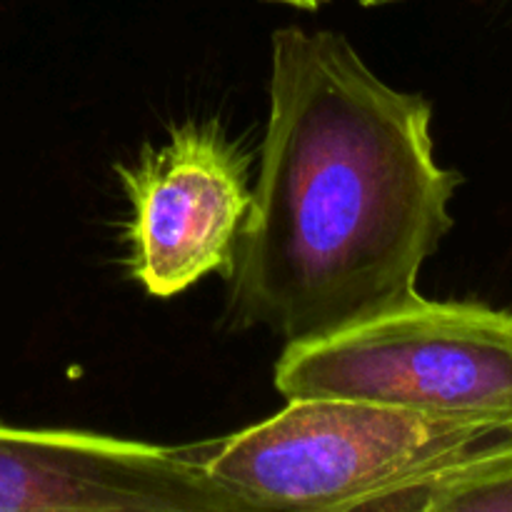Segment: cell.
Instances as JSON below:
<instances>
[{
	"label": "cell",
	"mask_w": 512,
	"mask_h": 512,
	"mask_svg": "<svg viewBox=\"0 0 512 512\" xmlns=\"http://www.w3.org/2000/svg\"><path fill=\"white\" fill-rule=\"evenodd\" d=\"M430 125V100L343 35L275 30L258 180L223 273L230 328L303 343L418 298L463 183Z\"/></svg>",
	"instance_id": "6da1fadb"
},
{
	"label": "cell",
	"mask_w": 512,
	"mask_h": 512,
	"mask_svg": "<svg viewBox=\"0 0 512 512\" xmlns=\"http://www.w3.org/2000/svg\"><path fill=\"white\" fill-rule=\"evenodd\" d=\"M130 200L128 268L155 298L225 273L250 210L248 158L215 123L173 128L168 143L120 165Z\"/></svg>",
	"instance_id": "277c9868"
},
{
	"label": "cell",
	"mask_w": 512,
	"mask_h": 512,
	"mask_svg": "<svg viewBox=\"0 0 512 512\" xmlns=\"http://www.w3.org/2000/svg\"><path fill=\"white\" fill-rule=\"evenodd\" d=\"M373 510L512 512V440L415 488L385 495Z\"/></svg>",
	"instance_id": "8992f818"
},
{
	"label": "cell",
	"mask_w": 512,
	"mask_h": 512,
	"mask_svg": "<svg viewBox=\"0 0 512 512\" xmlns=\"http://www.w3.org/2000/svg\"><path fill=\"white\" fill-rule=\"evenodd\" d=\"M185 448L0 423V512H253Z\"/></svg>",
	"instance_id": "5b68a950"
},
{
	"label": "cell",
	"mask_w": 512,
	"mask_h": 512,
	"mask_svg": "<svg viewBox=\"0 0 512 512\" xmlns=\"http://www.w3.org/2000/svg\"><path fill=\"white\" fill-rule=\"evenodd\" d=\"M273 3H288L295 5V8H305V10H318L325 0H273Z\"/></svg>",
	"instance_id": "52a82bcc"
},
{
	"label": "cell",
	"mask_w": 512,
	"mask_h": 512,
	"mask_svg": "<svg viewBox=\"0 0 512 512\" xmlns=\"http://www.w3.org/2000/svg\"><path fill=\"white\" fill-rule=\"evenodd\" d=\"M285 400L345 398L512 430V310L423 295L323 338L288 343Z\"/></svg>",
	"instance_id": "3957f363"
},
{
	"label": "cell",
	"mask_w": 512,
	"mask_h": 512,
	"mask_svg": "<svg viewBox=\"0 0 512 512\" xmlns=\"http://www.w3.org/2000/svg\"><path fill=\"white\" fill-rule=\"evenodd\" d=\"M512 440L503 423L425 415L345 398L288 400L258 425L213 440L205 468L255 510H373Z\"/></svg>",
	"instance_id": "7a4b0ae2"
},
{
	"label": "cell",
	"mask_w": 512,
	"mask_h": 512,
	"mask_svg": "<svg viewBox=\"0 0 512 512\" xmlns=\"http://www.w3.org/2000/svg\"><path fill=\"white\" fill-rule=\"evenodd\" d=\"M363 5H385V3H395V0H358Z\"/></svg>",
	"instance_id": "ba28073f"
}]
</instances>
